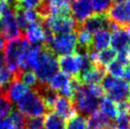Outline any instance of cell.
<instances>
[{"label":"cell","instance_id":"obj_1","mask_svg":"<svg viewBox=\"0 0 130 129\" xmlns=\"http://www.w3.org/2000/svg\"><path fill=\"white\" fill-rule=\"evenodd\" d=\"M104 93L105 91L99 85H81L71 100L76 113L88 118L98 110Z\"/></svg>","mask_w":130,"mask_h":129},{"label":"cell","instance_id":"obj_2","mask_svg":"<svg viewBox=\"0 0 130 129\" xmlns=\"http://www.w3.org/2000/svg\"><path fill=\"white\" fill-rule=\"evenodd\" d=\"M58 69L59 64L57 55L43 43L42 50L40 51L35 67L33 68L38 82L47 84L50 80L58 72Z\"/></svg>","mask_w":130,"mask_h":129},{"label":"cell","instance_id":"obj_3","mask_svg":"<svg viewBox=\"0 0 130 129\" xmlns=\"http://www.w3.org/2000/svg\"><path fill=\"white\" fill-rule=\"evenodd\" d=\"M29 46V42L26 39V37L21 36L19 38L9 41L4 47L5 63L7 64V68L13 73L15 80H19L20 78L22 71L19 70L18 68L19 60L24 50Z\"/></svg>","mask_w":130,"mask_h":129},{"label":"cell","instance_id":"obj_4","mask_svg":"<svg viewBox=\"0 0 130 129\" xmlns=\"http://www.w3.org/2000/svg\"><path fill=\"white\" fill-rule=\"evenodd\" d=\"M17 109L26 116H43L47 111L42 98L33 89L28 90L16 102Z\"/></svg>","mask_w":130,"mask_h":129},{"label":"cell","instance_id":"obj_5","mask_svg":"<svg viewBox=\"0 0 130 129\" xmlns=\"http://www.w3.org/2000/svg\"><path fill=\"white\" fill-rule=\"evenodd\" d=\"M42 26L47 27L53 34H67L76 32L79 24L72 16H58L48 15L42 23Z\"/></svg>","mask_w":130,"mask_h":129},{"label":"cell","instance_id":"obj_6","mask_svg":"<svg viewBox=\"0 0 130 129\" xmlns=\"http://www.w3.org/2000/svg\"><path fill=\"white\" fill-rule=\"evenodd\" d=\"M45 45V44H44ZM77 45L76 32L67 34H55L47 46L56 55H69L74 54Z\"/></svg>","mask_w":130,"mask_h":129},{"label":"cell","instance_id":"obj_7","mask_svg":"<svg viewBox=\"0 0 130 129\" xmlns=\"http://www.w3.org/2000/svg\"><path fill=\"white\" fill-rule=\"evenodd\" d=\"M0 30L5 40L7 41H11L23 36L21 29H19L18 24L15 20L13 10H11V8H8L1 17Z\"/></svg>","mask_w":130,"mask_h":129},{"label":"cell","instance_id":"obj_8","mask_svg":"<svg viewBox=\"0 0 130 129\" xmlns=\"http://www.w3.org/2000/svg\"><path fill=\"white\" fill-rule=\"evenodd\" d=\"M106 13L109 20L120 29H126L130 25V0L113 5Z\"/></svg>","mask_w":130,"mask_h":129},{"label":"cell","instance_id":"obj_9","mask_svg":"<svg viewBox=\"0 0 130 129\" xmlns=\"http://www.w3.org/2000/svg\"><path fill=\"white\" fill-rule=\"evenodd\" d=\"M58 64L63 73L68 76L77 77L80 72L81 56L78 54L62 55L58 59Z\"/></svg>","mask_w":130,"mask_h":129},{"label":"cell","instance_id":"obj_10","mask_svg":"<svg viewBox=\"0 0 130 129\" xmlns=\"http://www.w3.org/2000/svg\"><path fill=\"white\" fill-rule=\"evenodd\" d=\"M71 4V13L79 25H81L93 12L90 0H74Z\"/></svg>","mask_w":130,"mask_h":129},{"label":"cell","instance_id":"obj_11","mask_svg":"<svg viewBox=\"0 0 130 129\" xmlns=\"http://www.w3.org/2000/svg\"><path fill=\"white\" fill-rule=\"evenodd\" d=\"M129 83L125 80H118L114 86L106 92L107 98L111 101L120 103L123 101L128 100V94H129Z\"/></svg>","mask_w":130,"mask_h":129},{"label":"cell","instance_id":"obj_12","mask_svg":"<svg viewBox=\"0 0 130 129\" xmlns=\"http://www.w3.org/2000/svg\"><path fill=\"white\" fill-rule=\"evenodd\" d=\"M106 74L105 67L94 66L90 70L77 76L78 80L82 85H99L102 82L104 76Z\"/></svg>","mask_w":130,"mask_h":129},{"label":"cell","instance_id":"obj_13","mask_svg":"<svg viewBox=\"0 0 130 129\" xmlns=\"http://www.w3.org/2000/svg\"><path fill=\"white\" fill-rule=\"evenodd\" d=\"M87 122L89 129H115L114 122L98 110L87 118Z\"/></svg>","mask_w":130,"mask_h":129},{"label":"cell","instance_id":"obj_14","mask_svg":"<svg viewBox=\"0 0 130 129\" xmlns=\"http://www.w3.org/2000/svg\"><path fill=\"white\" fill-rule=\"evenodd\" d=\"M53 110L56 114L61 116L62 118H64L65 120H69L77 114L75 108L73 106L72 102L68 98L62 96H58Z\"/></svg>","mask_w":130,"mask_h":129},{"label":"cell","instance_id":"obj_15","mask_svg":"<svg viewBox=\"0 0 130 129\" xmlns=\"http://www.w3.org/2000/svg\"><path fill=\"white\" fill-rule=\"evenodd\" d=\"M110 44L117 52L127 50L130 46V36L124 29H118L112 32Z\"/></svg>","mask_w":130,"mask_h":129},{"label":"cell","instance_id":"obj_16","mask_svg":"<svg viewBox=\"0 0 130 129\" xmlns=\"http://www.w3.org/2000/svg\"><path fill=\"white\" fill-rule=\"evenodd\" d=\"M50 15L71 16L70 4L67 0H46Z\"/></svg>","mask_w":130,"mask_h":129},{"label":"cell","instance_id":"obj_17","mask_svg":"<svg viewBox=\"0 0 130 129\" xmlns=\"http://www.w3.org/2000/svg\"><path fill=\"white\" fill-rule=\"evenodd\" d=\"M111 40V32L107 29H101L99 31L95 32L92 36V43H91L90 50L99 52L108 47Z\"/></svg>","mask_w":130,"mask_h":129},{"label":"cell","instance_id":"obj_18","mask_svg":"<svg viewBox=\"0 0 130 129\" xmlns=\"http://www.w3.org/2000/svg\"><path fill=\"white\" fill-rule=\"evenodd\" d=\"M26 39L31 44H40L45 40V33L42 25L38 22L29 23L25 30Z\"/></svg>","mask_w":130,"mask_h":129},{"label":"cell","instance_id":"obj_19","mask_svg":"<svg viewBox=\"0 0 130 129\" xmlns=\"http://www.w3.org/2000/svg\"><path fill=\"white\" fill-rule=\"evenodd\" d=\"M28 90H29V87L26 85H24L21 81L14 79L9 86L5 94L11 103H16Z\"/></svg>","mask_w":130,"mask_h":129},{"label":"cell","instance_id":"obj_20","mask_svg":"<svg viewBox=\"0 0 130 129\" xmlns=\"http://www.w3.org/2000/svg\"><path fill=\"white\" fill-rule=\"evenodd\" d=\"M44 124L46 129H66V121L54 111L47 112V116L44 118Z\"/></svg>","mask_w":130,"mask_h":129},{"label":"cell","instance_id":"obj_21","mask_svg":"<svg viewBox=\"0 0 130 129\" xmlns=\"http://www.w3.org/2000/svg\"><path fill=\"white\" fill-rule=\"evenodd\" d=\"M99 107H100V111L105 116H106L109 120L115 121L118 116V109H117V105L114 104L113 101H111L109 98H103Z\"/></svg>","mask_w":130,"mask_h":129},{"label":"cell","instance_id":"obj_22","mask_svg":"<svg viewBox=\"0 0 130 129\" xmlns=\"http://www.w3.org/2000/svg\"><path fill=\"white\" fill-rule=\"evenodd\" d=\"M117 57V51L113 49L106 47L105 50H100V52H97V60L95 66H102L106 67L111 62H113Z\"/></svg>","mask_w":130,"mask_h":129},{"label":"cell","instance_id":"obj_23","mask_svg":"<svg viewBox=\"0 0 130 129\" xmlns=\"http://www.w3.org/2000/svg\"><path fill=\"white\" fill-rule=\"evenodd\" d=\"M69 76H68L67 74L63 73V72H57L51 80L50 82L47 83L48 86L51 87L52 90L54 91H59L62 87H64L66 85H68L69 82Z\"/></svg>","mask_w":130,"mask_h":129},{"label":"cell","instance_id":"obj_24","mask_svg":"<svg viewBox=\"0 0 130 129\" xmlns=\"http://www.w3.org/2000/svg\"><path fill=\"white\" fill-rule=\"evenodd\" d=\"M87 119L79 114H76L66 123V129H87Z\"/></svg>","mask_w":130,"mask_h":129},{"label":"cell","instance_id":"obj_25","mask_svg":"<svg viewBox=\"0 0 130 129\" xmlns=\"http://www.w3.org/2000/svg\"><path fill=\"white\" fill-rule=\"evenodd\" d=\"M12 108V103L9 100L6 94L0 92V120L7 118Z\"/></svg>","mask_w":130,"mask_h":129},{"label":"cell","instance_id":"obj_26","mask_svg":"<svg viewBox=\"0 0 130 129\" xmlns=\"http://www.w3.org/2000/svg\"><path fill=\"white\" fill-rule=\"evenodd\" d=\"M19 81H21L24 85L30 88H33L38 83V79H37L35 73L31 70H26V71L22 72Z\"/></svg>","mask_w":130,"mask_h":129},{"label":"cell","instance_id":"obj_27","mask_svg":"<svg viewBox=\"0 0 130 129\" xmlns=\"http://www.w3.org/2000/svg\"><path fill=\"white\" fill-rule=\"evenodd\" d=\"M44 125L43 116H26L25 117V129H40Z\"/></svg>","mask_w":130,"mask_h":129},{"label":"cell","instance_id":"obj_28","mask_svg":"<svg viewBox=\"0 0 130 129\" xmlns=\"http://www.w3.org/2000/svg\"><path fill=\"white\" fill-rule=\"evenodd\" d=\"M105 70H106V72L108 74H110L113 77L119 79V78H122L123 76V70H124V68H123V64H120L119 62L116 60V61H113L109 64H107L105 67Z\"/></svg>","mask_w":130,"mask_h":129},{"label":"cell","instance_id":"obj_29","mask_svg":"<svg viewBox=\"0 0 130 129\" xmlns=\"http://www.w3.org/2000/svg\"><path fill=\"white\" fill-rule=\"evenodd\" d=\"M45 0H16L14 3V7H18L24 10L32 9L37 10L44 3Z\"/></svg>","mask_w":130,"mask_h":129},{"label":"cell","instance_id":"obj_30","mask_svg":"<svg viewBox=\"0 0 130 129\" xmlns=\"http://www.w3.org/2000/svg\"><path fill=\"white\" fill-rule=\"evenodd\" d=\"M94 11L101 13H106L111 7L112 0H90Z\"/></svg>","mask_w":130,"mask_h":129},{"label":"cell","instance_id":"obj_31","mask_svg":"<svg viewBox=\"0 0 130 129\" xmlns=\"http://www.w3.org/2000/svg\"><path fill=\"white\" fill-rule=\"evenodd\" d=\"M115 129H130V119L128 113H120L114 122Z\"/></svg>","mask_w":130,"mask_h":129},{"label":"cell","instance_id":"obj_32","mask_svg":"<svg viewBox=\"0 0 130 129\" xmlns=\"http://www.w3.org/2000/svg\"><path fill=\"white\" fill-rule=\"evenodd\" d=\"M118 78H115V77H113L112 75H110V74H105V76H104V78H103V80H102V88L104 89V91H105V92H107L110 88H111L112 86L115 85L116 83H117V81H118Z\"/></svg>","mask_w":130,"mask_h":129},{"label":"cell","instance_id":"obj_33","mask_svg":"<svg viewBox=\"0 0 130 129\" xmlns=\"http://www.w3.org/2000/svg\"><path fill=\"white\" fill-rule=\"evenodd\" d=\"M117 109H118V113H128L130 110V101L125 100L123 102H120L117 104Z\"/></svg>","mask_w":130,"mask_h":129},{"label":"cell","instance_id":"obj_34","mask_svg":"<svg viewBox=\"0 0 130 129\" xmlns=\"http://www.w3.org/2000/svg\"><path fill=\"white\" fill-rule=\"evenodd\" d=\"M117 61L123 66H127L129 64V59H128V55H127V50H123V51H120L119 53H117Z\"/></svg>","mask_w":130,"mask_h":129},{"label":"cell","instance_id":"obj_35","mask_svg":"<svg viewBox=\"0 0 130 129\" xmlns=\"http://www.w3.org/2000/svg\"><path fill=\"white\" fill-rule=\"evenodd\" d=\"M0 129H14L13 123L9 117L0 120Z\"/></svg>","mask_w":130,"mask_h":129},{"label":"cell","instance_id":"obj_36","mask_svg":"<svg viewBox=\"0 0 130 129\" xmlns=\"http://www.w3.org/2000/svg\"><path fill=\"white\" fill-rule=\"evenodd\" d=\"M9 6H8V3L5 1V0H0V17H2V15L4 14V12L6 11Z\"/></svg>","mask_w":130,"mask_h":129},{"label":"cell","instance_id":"obj_37","mask_svg":"<svg viewBox=\"0 0 130 129\" xmlns=\"http://www.w3.org/2000/svg\"><path fill=\"white\" fill-rule=\"evenodd\" d=\"M123 78L125 79L127 83H130V64H128L125 67L124 70H123Z\"/></svg>","mask_w":130,"mask_h":129},{"label":"cell","instance_id":"obj_38","mask_svg":"<svg viewBox=\"0 0 130 129\" xmlns=\"http://www.w3.org/2000/svg\"><path fill=\"white\" fill-rule=\"evenodd\" d=\"M4 47H5V38L3 37L2 33L0 31V51L3 50Z\"/></svg>","mask_w":130,"mask_h":129},{"label":"cell","instance_id":"obj_39","mask_svg":"<svg viewBox=\"0 0 130 129\" xmlns=\"http://www.w3.org/2000/svg\"><path fill=\"white\" fill-rule=\"evenodd\" d=\"M124 1H126V0H112V2H114L115 4H117V3H122V2H124Z\"/></svg>","mask_w":130,"mask_h":129},{"label":"cell","instance_id":"obj_40","mask_svg":"<svg viewBox=\"0 0 130 129\" xmlns=\"http://www.w3.org/2000/svg\"><path fill=\"white\" fill-rule=\"evenodd\" d=\"M7 3H10V4H14L16 2V0H5Z\"/></svg>","mask_w":130,"mask_h":129},{"label":"cell","instance_id":"obj_41","mask_svg":"<svg viewBox=\"0 0 130 129\" xmlns=\"http://www.w3.org/2000/svg\"><path fill=\"white\" fill-rule=\"evenodd\" d=\"M127 55H128V59H129V61H130V46H129V47L127 49Z\"/></svg>","mask_w":130,"mask_h":129},{"label":"cell","instance_id":"obj_42","mask_svg":"<svg viewBox=\"0 0 130 129\" xmlns=\"http://www.w3.org/2000/svg\"><path fill=\"white\" fill-rule=\"evenodd\" d=\"M128 100L130 101V87H129V94H128Z\"/></svg>","mask_w":130,"mask_h":129},{"label":"cell","instance_id":"obj_43","mask_svg":"<svg viewBox=\"0 0 130 129\" xmlns=\"http://www.w3.org/2000/svg\"><path fill=\"white\" fill-rule=\"evenodd\" d=\"M128 116H129V119H130V110L128 111Z\"/></svg>","mask_w":130,"mask_h":129},{"label":"cell","instance_id":"obj_44","mask_svg":"<svg viewBox=\"0 0 130 129\" xmlns=\"http://www.w3.org/2000/svg\"><path fill=\"white\" fill-rule=\"evenodd\" d=\"M40 129H43V128H40Z\"/></svg>","mask_w":130,"mask_h":129},{"label":"cell","instance_id":"obj_45","mask_svg":"<svg viewBox=\"0 0 130 129\" xmlns=\"http://www.w3.org/2000/svg\"><path fill=\"white\" fill-rule=\"evenodd\" d=\"M0 31H1V30H0Z\"/></svg>","mask_w":130,"mask_h":129}]
</instances>
